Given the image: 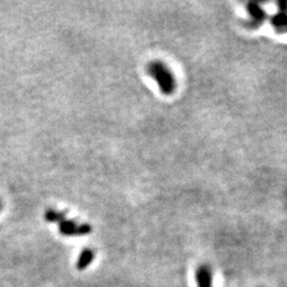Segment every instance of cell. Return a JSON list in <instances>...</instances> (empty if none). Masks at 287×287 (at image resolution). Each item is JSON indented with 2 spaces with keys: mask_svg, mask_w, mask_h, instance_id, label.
I'll return each mask as SVG.
<instances>
[{
  "mask_svg": "<svg viewBox=\"0 0 287 287\" xmlns=\"http://www.w3.org/2000/svg\"><path fill=\"white\" fill-rule=\"evenodd\" d=\"M151 76L158 81L161 90L166 94L172 93L173 90V80L171 73L161 63H152L149 66Z\"/></svg>",
  "mask_w": 287,
  "mask_h": 287,
  "instance_id": "6da1fadb",
  "label": "cell"
},
{
  "mask_svg": "<svg viewBox=\"0 0 287 287\" xmlns=\"http://www.w3.org/2000/svg\"><path fill=\"white\" fill-rule=\"evenodd\" d=\"M60 224V231L62 234L71 236V235H84L91 232V227L87 225H77L72 220L65 219V216L58 222Z\"/></svg>",
  "mask_w": 287,
  "mask_h": 287,
  "instance_id": "7a4b0ae2",
  "label": "cell"
},
{
  "mask_svg": "<svg viewBox=\"0 0 287 287\" xmlns=\"http://www.w3.org/2000/svg\"><path fill=\"white\" fill-rule=\"evenodd\" d=\"M197 287H212L213 274L212 269L208 265H201L196 271Z\"/></svg>",
  "mask_w": 287,
  "mask_h": 287,
  "instance_id": "3957f363",
  "label": "cell"
},
{
  "mask_svg": "<svg viewBox=\"0 0 287 287\" xmlns=\"http://www.w3.org/2000/svg\"><path fill=\"white\" fill-rule=\"evenodd\" d=\"M93 260V252L91 251V250H84L83 253L81 254L80 256V260H79V263H78V267L81 269V268H84L86 267L88 264L91 263V261Z\"/></svg>",
  "mask_w": 287,
  "mask_h": 287,
  "instance_id": "277c9868",
  "label": "cell"
},
{
  "mask_svg": "<svg viewBox=\"0 0 287 287\" xmlns=\"http://www.w3.org/2000/svg\"><path fill=\"white\" fill-rule=\"evenodd\" d=\"M0 209H1V201H0Z\"/></svg>",
  "mask_w": 287,
  "mask_h": 287,
  "instance_id": "5b68a950",
  "label": "cell"
}]
</instances>
